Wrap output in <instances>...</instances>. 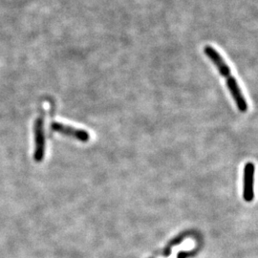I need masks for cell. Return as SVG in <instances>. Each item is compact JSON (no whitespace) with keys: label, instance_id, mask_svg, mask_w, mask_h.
Returning a JSON list of instances; mask_svg holds the SVG:
<instances>
[{"label":"cell","instance_id":"6da1fadb","mask_svg":"<svg viewBox=\"0 0 258 258\" xmlns=\"http://www.w3.org/2000/svg\"><path fill=\"white\" fill-rule=\"evenodd\" d=\"M204 52H205L207 56L214 63V65L216 66V68L218 69L220 74L226 78L228 88H229V90H230L231 94V97L236 103L238 109L241 112H246L248 109V104H247V102L243 97V94L241 92L239 86L236 83L235 79L232 77L229 66L226 63V61L223 59L222 55L213 47L210 46V45H207L204 48Z\"/></svg>","mask_w":258,"mask_h":258},{"label":"cell","instance_id":"3957f363","mask_svg":"<svg viewBox=\"0 0 258 258\" xmlns=\"http://www.w3.org/2000/svg\"><path fill=\"white\" fill-rule=\"evenodd\" d=\"M51 128L53 131L57 132L61 135H65V136H69V137H73V138L80 140L83 143L87 142L90 136L89 133L83 129L75 128L73 126L67 125V124H63L57 121H54L51 123Z\"/></svg>","mask_w":258,"mask_h":258},{"label":"cell","instance_id":"7a4b0ae2","mask_svg":"<svg viewBox=\"0 0 258 258\" xmlns=\"http://www.w3.org/2000/svg\"><path fill=\"white\" fill-rule=\"evenodd\" d=\"M35 142L36 150L34 153V159L36 162H41L45 152V136H44V114L42 113L35 122Z\"/></svg>","mask_w":258,"mask_h":258},{"label":"cell","instance_id":"277c9868","mask_svg":"<svg viewBox=\"0 0 258 258\" xmlns=\"http://www.w3.org/2000/svg\"><path fill=\"white\" fill-rule=\"evenodd\" d=\"M254 172L255 166L252 163H248L244 167V188L243 196L245 201L251 202L253 199V184H254Z\"/></svg>","mask_w":258,"mask_h":258}]
</instances>
